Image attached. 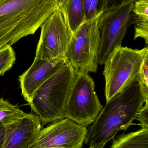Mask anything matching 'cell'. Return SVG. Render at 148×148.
Returning a JSON list of instances; mask_svg holds the SVG:
<instances>
[{
	"instance_id": "obj_1",
	"label": "cell",
	"mask_w": 148,
	"mask_h": 148,
	"mask_svg": "<svg viewBox=\"0 0 148 148\" xmlns=\"http://www.w3.org/2000/svg\"><path fill=\"white\" fill-rule=\"evenodd\" d=\"M145 101L137 81L107 102L87 131L84 143L88 146L106 144L120 130H126L136 120Z\"/></svg>"
},
{
	"instance_id": "obj_2",
	"label": "cell",
	"mask_w": 148,
	"mask_h": 148,
	"mask_svg": "<svg viewBox=\"0 0 148 148\" xmlns=\"http://www.w3.org/2000/svg\"><path fill=\"white\" fill-rule=\"evenodd\" d=\"M59 8L54 0H3L0 3V50L34 34Z\"/></svg>"
},
{
	"instance_id": "obj_3",
	"label": "cell",
	"mask_w": 148,
	"mask_h": 148,
	"mask_svg": "<svg viewBox=\"0 0 148 148\" xmlns=\"http://www.w3.org/2000/svg\"><path fill=\"white\" fill-rule=\"evenodd\" d=\"M77 74L67 61L35 91L28 103L42 126L65 118L67 101Z\"/></svg>"
},
{
	"instance_id": "obj_4",
	"label": "cell",
	"mask_w": 148,
	"mask_h": 148,
	"mask_svg": "<svg viewBox=\"0 0 148 148\" xmlns=\"http://www.w3.org/2000/svg\"><path fill=\"white\" fill-rule=\"evenodd\" d=\"M148 47L133 49L122 46L116 48L104 63V90L107 102L136 81Z\"/></svg>"
},
{
	"instance_id": "obj_5",
	"label": "cell",
	"mask_w": 148,
	"mask_h": 148,
	"mask_svg": "<svg viewBox=\"0 0 148 148\" xmlns=\"http://www.w3.org/2000/svg\"><path fill=\"white\" fill-rule=\"evenodd\" d=\"M101 16L85 21L70 36L66 57L77 74L97 71L101 44L98 21Z\"/></svg>"
},
{
	"instance_id": "obj_6",
	"label": "cell",
	"mask_w": 148,
	"mask_h": 148,
	"mask_svg": "<svg viewBox=\"0 0 148 148\" xmlns=\"http://www.w3.org/2000/svg\"><path fill=\"white\" fill-rule=\"evenodd\" d=\"M95 88L88 74H77L67 101L65 118L86 127L94 123L103 108Z\"/></svg>"
},
{
	"instance_id": "obj_7",
	"label": "cell",
	"mask_w": 148,
	"mask_h": 148,
	"mask_svg": "<svg viewBox=\"0 0 148 148\" xmlns=\"http://www.w3.org/2000/svg\"><path fill=\"white\" fill-rule=\"evenodd\" d=\"M133 3L104 11L100 16L98 27L101 44L98 64L104 65L114 50L122 46L129 27L132 25Z\"/></svg>"
},
{
	"instance_id": "obj_8",
	"label": "cell",
	"mask_w": 148,
	"mask_h": 148,
	"mask_svg": "<svg viewBox=\"0 0 148 148\" xmlns=\"http://www.w3.org/2000/svg\"><path fill=\"white\" fill-rule=\"evenodd\" d=\"M40 27L41 36L35 58L46 60L67 58L66 53L71 34L60 8L51 14Z\"/></svg>"
},
{
	"instance_id": "obj_9",
	"label": "cell",
	"mask_w": 148,
	"mask_h": 148,
	"mask_svg": "<svg viewBox=\"0 0 148 148\" xmlns=\"http://www.w3.org/2000/svg\"><path fill=\"white\" fill-rule=\"evenodd\" d=\"M87 127L65 118L41 129L29 148H82Z\"/></svg>"
},
{
	"instance_id": "obj_10",
	"label": "cell",
	"mask_w": 148,
	"mask_h": 148,
	"mask_svg": "<svg viewBox=\"0 0 148 148\" xmlns=\"http://www.w3.org/2000/svg\"><path fill=\"white\" fill-rule=\"evenodd\" d=\"M6 127L2 148H29L42 129L39 117L26 113Z\"/></svg>"
},
{
	"instance_id": "obj_11",
	"label": "cell",
	"mask_w": 148,
	"mask_h": 148,
	"mask_svg": "<svg viewBox=\"0 0 148 148\" xmlns=\"http://www.w3.org/2000/svg\"><path fill=\"white\" fill-rule=\"evenodd\" d=\"M67 58L46 60L34 58L31 66L19 77L22 95L28 103L36 89L60 66Z\"/></svg>"
},
{
	"instance_id": "obj_12",
	"label": "cell",
	"mask_w": 148,
	"mask_h": 148,
	"mask_svg": "<svg viewBox=\"0 0 148 148\" xmlns=\"http://www.w3.org/2000/svg\"><path fill=\"white\" fill-rule=\"evenodd\" d=\"M60 10L71 35L85 22L83 0H67Z\"/></svg>"
},
{
	"instance_id": "obj_13",
	"label": "cell",
	"mask_w": 148,
	"mask_h": 148,
	"mask_svg": "<svg viewBox=\"0 0 148 148\" xmlns=\"http://www.w3.org/2000/svg\"><path fill=\"white\" fill-rule=\"evenodd\" d=\"M132 24H134V39L141 38L148 43V0H137L133 3Z\"/></svg>"
},
{
	"instance_id": "obj_14",
	"label": "cell",
	"mask_w": 148,
	"mask_h": 148,
	"mask_svg": "<svg viewBox=\"0 0 148 148\" xmlns=\"http://www.w3.org/2000/svg\"><path fill=\"white\" fill-rule=\"evenodd\" d=\"M110 148H148V128L119 136Z\"/></svg>"
},
{
	"instance_id": "obj_15",
	"label": "cell",
	"mask_w": 148,
	"mask_h": 148,
	"mask_svg": "<svg viewBox=\"0 0 148 148\" xmlns=\"http://www.w3.org/2000/svg\"><path fill=\"white\" fill-rule=\"evenodd\" d=\"M24 114L17 107L0 98V122L8 125L23 116Z\"/></svg>"
},
{
	"instance_id": "obj_16",
	"label": "cell",
	"mask_w": 148,
	"mask_h": 148,
	"mask_svg": "<svg viewBox=\"0 0 148 148\" xmlns=\"http://www.w3.org/2000/svg\"><path fill=\"white\" fill-rule=\"evenodd\" d=\"M107 0H83L85 21L100 16L105 11Z\"/></svg>"
},
{
	"instance_id": "obj_17",
	"label": "cell",
	"mask_w": 148,
	"mask_h": 148,
	"mask_svg": "<svg viewBox=\"0 0 148 148\" xmlns=\"http://www.w3.org/2000/svg\"><path fill=\"white\" fill-rule=\"evenodd\" d=\"M137 81L144 101H148V52L143 59Z\"/></svg>"
},
{
	"instance_id": "obj_18",
	"label": "cell",
	"mask_w": 148,
	"mask_h": 148,
	"mask_svg": "<svg viewBox=\"0 0 148 148\" xmlns=\"http://www.w3.org/2000/svg\"><path fill=\"white\" fill-rule=\"evenodd\" d=\"M16 60L15 53L11 46L0 50V75L3 76L12 67Z\"/></svg>"
},
{
	"instance_id": "obj_19",
	"label": "cell",
	"mask_w": 148,
	"mask_h": 148,
	"mask_svg": "<svg viewBox=\"0 0 148 148\" xmlns=\"http://www.w3.org/2000/svg\"><path fill=\"white\" fill-rule=\"evenodd\" d=\"M136 120L140 121L138 125H140L142 128H148V101L145 102V106L137 113Z\"/></svg>"
},
{
	"instance_id": "obj_20",
	"label": "cell",
	"mask_w": 148,
	"mask_h": 148,
	"mask_svg": "<svg viewBox=\"0 0 148 148\" xmlns=\"http://www.w3.org/2000/svg\"><path fill=\"white\" fill-rule=\"evenodd\" d=\"M137 0H107L105 11L113 10L117 8L133 3Z\"/></svg>"
},
{
	"instance_id": "obj_21",
	"label": "cell",
	"mask_w": 148,
	"mask_h": 148,
	"mask_svg": "<svg viewBox=\"0 0 148 148\" xmlns=\"http://www.w3.org/2000/svg\"><path fill=\"white\" fill-rule=\"evenodd\" d=\"M6 125L0 122V148H2L5 139Z\"/></svg>"
},
{
	"instance_id": "obj_22",
	"label": "cell",
	"mask_w": 148,
	"mask_h": 148,
	"mask_svg": "<svg viewBox=\"0 0 148 148\" xmlns=\"http://www.w3.org/2000/svg\"><path fill=\"white\" fill-rule=\"evenodd\" d=\"M105 144H106L102 143V144H99V145L94 146V147H92V146H90V147H91V148H104Z\"/></svg>"
},
{
	"instance_id": "obj_23",
	"label": "cell",
	"mask_w": 148,
	"mask_h": 148,
	"mask_svg": "<svg viewBox=\"0 0 148 148\" xmlns=\"http://www.w3.org/2000/svg\"><path fill=\"white\" fill-rule=\"evenodd\" d=\"M54 1L58 3L59 6H61L64 3V2H65L67 0H54Z\"/></svg>"
},
{
	"instance_id": "obj_24",
	"label": "cell",
	"mask_w": 148,
	"mask_h": 148,
	"mask_svg": "<svg viewBox=\"0 0 148 148\" xmlns=\"http://www.w3.org/2000/svg\"><path fill=\"white\" fill-rule=\"evenodd\" d=\"M2 1H3V0H0V3H1V2Z\"/></svg>"
},
{
	"instance_id": "obj_25",
	"label": "cell",
	"mask_w": 148,
	"mask_h": 148,
	"mask_svg": "<svg viewBox=\"0 0 148 148\" xmlns=\"http://www.w3.org/2000/svg\"><path fill=\"white\" fill-rule=\"evenodd\" d=\"M89 148H91V147H89Z\"/></svg>"
}]
</instances>
